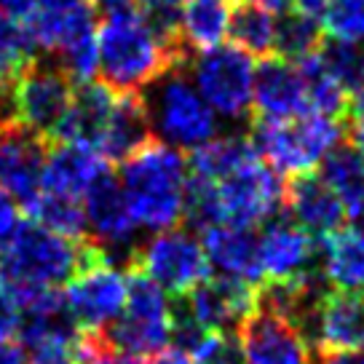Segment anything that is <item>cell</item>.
<instances>
[{"mask_svg":"<svg viewBox=\"0 0 364 364\" xmlns=\"http://www.w3.org/2000/svg\"><path fill=\"white\" fill-rule=\"evenodd\" d=\"M80 332H105L126 306L129 276L91 239L80 244V268L62 292Z\"/></svg>","mask_w":364,"mask_h":364,"instance_id":"7","label":"cell"},{"mask_svg":"<svg viewBox=\"0 0 364 364\" xmlns=\"http://www.w3.org/2000/svg\"><path fill=\"white\" fill-rule=\"evenodd\" d=\"M300 73L306 80V97L311 113L327 115V118L348 115V91L332 78V73L324 68L318 54L300 62Z\"/></svg>","mask_w":364,"mask_h":364,"instance_id":"31","label":"cell"},{"mask_svg":"<svg viewBox=\"0 0 364 364\" xmlns=\"http://www.w3.org/2000/svg\"><path fill=\"white\" fill-rule=\"evenodd\" d=\"M318 59L332 73V78L348 91V97L364 89V43L327 41L318 48Z\"/></svg>","mask_w":364,"mask_h":364,"instance_id":"33","label":"cell"},{"mask_svg":"<svg viewBox=\"0 0 364 364\" xmlns=\"http://www.w3.org/2000/svg\"><path fill=\"white\" fill-rule=\"evenodd\" d=\"M80 244L83 241H70L33 220H24L0 247V276L19 297L59 289L78 273Z\"/></svg>","mask_w":364,"mask_h":364,"instance_id":"3","label":"cell"},{"mask_svg":"<svg viewBox=\"0 0 364 364\" xmlns=\"http://www.w3.org/2000/svg\"><path fill=\"white\" fill-rule=\"evenodd\" d=\"M16 228H19V204L9 193L0 191V247L11 239Z\"/></svg>","mask_w":364,"mask_h":364,"instance_id":"37","label":"cell"},{"mask_svg":"<svg viewBox=\"0 0 364 364\" xmlns=\"http://www.w3.org/2000/svg\"><path fill=\"white\" fill-rule=\"evenodd\" d=\"M321 273L332 289H364V228H343L321 241Z\"/></svg>","mask_w":364,"mask_h":364,"instance_id":"24","label":"cell"},{"mask_svg":"<svg viewBox=\"0 0 364 364\" xmlns=\"http://www.w3.org/2000/svg\"><path fill=\"white\" fill-rule=\"evenodd\" d=\"M115 105V91L105 83H80L73 91L68 115L62 118L54 142H73V145H86L97 150V142L102 136V129L110 118V110Z\"/></svg>","mask_w":364,"mask_h":364,"instance_id":"23","label":"cell"},{"mask_svg":"<svg viewBox=\"0 0 364 364\" xmlns=\"http://www.w3.org/2000/svg\"><path fill=\"white\" fill-rule=\"evenodd\" d=\"M188 180L191 171L185 156L159 139L136 150L132 159L121 164L118 171V182L124 188L136 225L148 228L153 233L171 230L182 223Z\"/></svg>","mask_w":364,"mask_h":364,"instance_id":"2","label":"cell"},{"mask_svg":"<svg viewBox=\"0 0 364 364\" xmlns=\"http://www.w3.org/2000/svg\"><path fill=\"white\" fill-rule=\"evenodd\" d=\"M230 9L228 0H185L180 9L182 46L191 54L223 46L230 27Z\"/></svg>","mask_w":364,"mask_h":364,"instance_id":"27","label":"cell"},{"mask_svg":"<svg viewBox=\"0 0 364 364\" xmlns=\"http://www.w3.org/2000/svg\"><path fill=\"white\" fill-rule=\"evenodd\" d=\"M191 364H241L239 341L233 335L225 332H206V338L193 348V353L188 356Z\"/></svg>","mask_w":364,"mask_h":364,"instance_id":"35","label":"cell"},{"mask_svg":"<svg viewBox=\"0 0 364 364\" xmlns=\"http://www.w3.org/2000/svg\"><path fill=\"white\" fill-rule=\"evenodd\" d=\"M321 38H324L321 22L297 11H284L276 24V57L300 65L306 59L316 57L324 43Z\"/></svg>","mask_w":364,"mask_h":364,"instance_id":"30","label":"cell"},{"mask_svg":"<svg viewBox=\"0 0 364 364\" xmlns=\"http://www.w3.org/2000/svg\"><path fill=\"white\" fill-rule=\"evenodd\" d=\"M306 341L316 353L364 348V295L327 289L308 321Z\"/></svg>","mask_w":364,"mask_h":364,"instance_id":"17","label":"cell"},{"mask_svg":"<svg viewBox=\"0 0 364 364\" xmlns=\"http://www.w3.org/2000/svg\"><path fill=\"white\" fill-rule=\"evenodd\" d=\"M212 185L223 223L228 225H265L284 206V182L262 159L252 161L230 177Z\"/></svg>","mask_w":364,"mask_h":364,"instance_id":"11","label":"cell"},{"mask_svg":"<svg viewBox=\"0 0 364 364\" xmlns=\"http://www.w3.org/2000/svg\"><path fill=\"white\" fill-rule=\"evenodd\" d=\"M91 364H142V362H139V356H129V353L113 351V348L102 341V335H100V346H97V353H94Z\"/></svg>","mask_w":364,"mask_h":364,"instance_id":"39","label":"cell"},{"mask_svg":"<svg viewBox=\"0 0 364 364\" xmlns=\"http://www.w3.org/2000/svg\"><path fill=\"white\" fill-rule=\"evenodd\" d=\"M257 159L260 156L252 145L250 134H225L215 136L206 145L196 148L191 161H188V171L196 180L220 182Z\"/></svg>","mask_w":364,"mask_h":364,"instance_id":"26","label":"cell"},{"mask_svg":"<svg viewBox=\"0 0 364 364\" xmlns=\"http://www.w3.org/2000/svg\"><path fill=\"white\" fill-rule=\"evenodd\" d=\"M201 247H204L209 268H217L220 276H230L252 287H262L265 279L260 268V244L252 228L228 225V223L206 228Z\"/></svg>","mask_w":364,"mask_h":364,"instance_id":"20","label":"cell"},{"mask_svg":"<svg viewBox=\"0 0 364 364\" xmlns=\"http://www.w3.org/2000/svg\"><path fill=\"white\" fill-rule=\"evenodd\" d=\"M24 321V306L19 292L0 276V341H11L19 335Z\"/></svg>","mask_w":364,"mask_h":364,"instance_id":"36","label":"cell"},{"mask_svg":"<svg viewBox=\"0 0 364 364\" xmlns=\"http://www.w3.org/2000/svg\"><path fill=\"white\" fill-rule=\"evenodd\" d=\"M145 14H164V11H180L185 0H134Z\"/></svg>","mask_w":364,"mask_h":364,"instance_id":"43","label":"cell"},{"mask_svg":"<svg viewBox=\"0 0 364 364\" xmlns=\"http://www.w3.org/2000/svg\"><path fill=\"white\" fill-rule=\"evenodd\" d=\"M348 115H351V124H364V89L348 97Z\"/></svg>","mask_w":364,"mask_h":364,"instance_id":"44","label":"cell"},{"mask_svg":"<svg viewBox=\"0 0 364 364\" xmlns=\"http://www.w3.org/2000/svg\"><path fill=\"white\" fill-rule=\"evenodd\" d=\"M346 136L341 118H327L318 113H303L284 121L252 118L250 139L257 156L279 177H297L314 171L332 148Z\"/></svg>","mask_w":364,"mask_h":364,"instance_id":"4","label":"cell"},{"mask_svg":"<svg viewBox=\"0 0 364 364\" xmlns=\"http://www.w3.org/2000/svg\"><path fill=\"white\" fill-rule=\"evenodd\" d=\"M110 169L102 153L86 145H73V142H54V148L46 153L43 166V191L41 193L68 196L78 198L83 196L94 182Z\"/></svg>","mask_w":364,"mask_h":364,"instance_id":"21","label":"cell"},{"mask_svg":"<svg viewBox=\"0 0 364 364\" xmlns=\"http://www.w3.org/2000/svg\"><path fill=\"white\" fill-rule=\"evenodd\" d=\"M177 306L193 318L204 332H225L233 335L260 306V287L230 279V276H206L193 287Z\"/></svg>","mask_w":364,"mask_h":364,"instance_id":"12","label":"cell"},{"mask_svg":"<svg viewBox=\"0 0 364 364\" xmlns=\"http://www.w3.org/2000/svg\"><path fill=\"white\" fill-rule=\"evenodd\" d=\"M150 364H191V359L182 351H177V348H166V351L156 353V356L150 359Z\"/></svg>","mask_w":364,"mask_h":364,"instance_id":"45","label":"cell"},{"mask_svg":"<svg viewBox=\"0 0 364 364\" xmlns=\"http://www.w3.org/2000/svg\"><path fill=\"white\" fill-rule=\"evenodd\" d=\"M83 215H86V233L89 239L102 247L107 255L118 252L126 255V265L136 252V225L134 215L129 209L124 188L113 171L107 169L100 180L91 185L83 196ZM113 257V255H110Z\"/></svg>","mask_w":364,"mask_h":364,"instance_id":"14","label":"cell"},{"mask_svg":"<svg viewBox=\"0 0 364 364\" xmlns=\"http://www.w3.org/2000/svg\"><path fill=\"white\" fill-rule=\"evenodd\" d=\"M351 142L356 145V150L362 153V159H364V124L351 126Z\"/></svg>","mask_w":364,"mask_h":364,"instance_id":"46","label":"cell"},{"mask_svg":"<svg viewBox=\"0 0 364 364\" xmlns=\"http://www.w3.org/2000/svg\"><path fill=\"white\" fill-rule=\"evenodd\" d=\"M73 80L54 62H35L9 89L11 121L51 142L73 102Z\"/></svg>","mask_w":364,"mask_h":364,"instance_id":"10","label":"cell"},{"mask_svg":"<svg viewBox=\"0 0 364 364\" xmlns=\"http://www.w3.org/2000/svg\"><path fill=\"white\" fill-rule=\"evenodd\" d=\"M70 3H78V0H41V6H70Z\"/></svg>","mask_w":364,"mask_h":364,"instance_id":"48","label":"cell"},{"mask_svg":"<svg viewBox=\"0 0 364 364\" xmlns=\"http://www.w3.org/2000/svg\"><path fill=\"white\" fill-rule=\"evenodd\" d=\"M41 9V0H0V11L9 14L19 24H27Z\"/></svg>","mask_w":364,"mask_h":364,"instance_id":"38","label":"cell"},{"mask_svg":"<svg viewBox=\"0 0 364 364\" xmlns=\"http://www.w3.org/2000/svg\"><path fill=\"white\" fill-rule=\"evenodd\" d=\"M46 145V139L24 126L0 124V191L24 209L43 191Z\"/></svg>","mask_w":364,"mask_h":364,"instance_id":"16","label":"cell"},{"mask_svg":"<svg viewBox=\"0 0 364 364\" xmlns=\"http://www.w3.org/2000/svg\"><path fill=\"white\" fill-rule=\"evenodd\" d=\"M284 206L287 217L318 241L335 236L348 223L341 198L314 171L289 177L284 185Z\"/></svg>","mask_w":364,"mask_h":364,"instance_id":"19","label":"cell"},{"mask_svg":"<svg viewBox=\"0 0 364 364\" xmlns=\"http://www.w3.org/2000/svg\"><path fill=\"white\" fill-rule=\"evenodd\" d=\"M24 212H27V220L54 230L57 236H65L70 241L89 239V233H86V215H83V204H80L78 198L41 193Z\"/></svg>","mask_w":364,"mask_h":364,"instance_id":"29","label":"cell"},{"mask_svg":"<svg viewBox=\"0 0 364 364\" xmlns=\"http://www.w3.org/2000/svg\"><path fill=\"white\" fill-rule=\"evenodd\" d=\"M86 3H91L94 9H100V11H110V9H115V6H121L124 0H86Z\"/></svg>","mask_w":364,"mask_h":364,"instance_id":"47","label":"cell"},{"mask_svg":"<svg viewBox=\"0 0 364 364\" xmlns=\"http://www.w3.org/2000/svg\"><path fill=\"white\" fill-rule=\"evenodd\" d=\"M35 46L22 24L0 11V86H11L33 65Z\"/></svg>","mask_w":364,"mask_h":364,"instance_id":"32","label":"cell"},{"mask_svg":"<svg viewBox=\"0 0 364 364\" xmlns=\"http://www.w3.org/2000/svg\"><path fill=\"white\" fill-rule=\"evenodd\" d=\"M321 30L330 41L364 43V0H327Z\"/></svg>","mask_w":364,"mask_h":364,"instance_id":"34","label":"cell"},{"mask_svg":"<svg viewBox=\"0 0 364 364\" xmlns=\"http://www.w3.org/2000/svg\"><path fill=\"white\" fill-rule=\"evenodd\" d=\"M148 105L153 134L159 142L174 150H191L206 145L217 136V115L198 94L196 83L185 68L166 70L161 78L148 86V94H142Z\"/></svg>","mask_w":364,"mask_h":364,"instance_id":"5","label":"cell"},{"mask_svg":"<svg viewBox=\"0 0 364 364\" xmlns=\"http://www.w3.org/2000/svg\"><path fill=\"white\" fill-rule=\"evenodd\" d=\"M236 341L247 364H316L306 335L268 308L244 318Z\"/></svg>","mask_w":364,"mask_h":364,"instance_id":"15","label":"cell"},{"mask_svg":"<svg viewBox=\"0 0 364 364\" xmlns=\"http://www.w3.org/2000/svg\"><path fill=\"white\" fill-rule=\"evenodd\" d=\"M97 46L102 83L115 94H145L166 70L185 68L193 57L166 43L134 0H124L105 14L97 27Z\"/></svg>","mask_w":364,"mask_h":364,"instance_id":"1","label":"cell"},{"mask_svg":"<svg viewBox=\"0 0 364 364\" xmlns=\"http://www.w3.org/2000/svg\"><path fill=\"white\" fill-rule=\"evenodd\" d=\"M191 80L215 115L225 121H244L252 115V89H255V57L233 43L198 51L191 62Z\"/></svg>","mask_w":364,"mask_h":364,"instance_id":"8","label":"cell"},{"mask_svg":"<svg viewBox=\"0 0 364 364\" xmlns=\"http://www.w3.org/2000/svg\"><path fill=\"white\" fill-rule=\"evenodd\" d=\"M126 268H136L171 297H185L209 276L204 247L191 230L171 228L142 241Z\"/></svg>","mask_w":364,"mask_h":364,"instance_id":"9","label":"cell"},{"mask_svg":"<svg viewBox=\"0 0 364 364\" xmlns=\"http://www.w3.org/2000/svg\"><path fill=\"white\" fill-rule=\"evenodd\" d=\"M129 295L126 306L113 324L107 327L102 341L113 351L129 356H156L166 351L174 327V300L153 279L136 268H129Z\"/></svg>","mask_w":364,"mask_h":364,"instance_id":"6","label":"cell"},{"mask_svg":"<svg viewBox=\"0 0 364 364\" xmlns=\"http://www.w3.org/2000/svg\"><path fill=\"white\" fill-rule=\"evenodd\" d=\"M276 14L255 0H239L230 9L228 35L233 46L244 48L250 57H273L276 54Z\"/></svg>","mask_w":364,"mask_h":364,"instance_id":"28","label":"cell"},{"mask_svg":"<svg viewBox=\"0 0 364 364\" xmlns=\"http://www.w3.org/2000/svg\"><path fill=\"white\" fill-rule=\"evenodd\" d=\"M316 364H364V348L316 353Z\"/></svg>","mask_w":364,"mask_h":364,"instance_id":"40","label":"cell"},{"mask_svg":"<svg viewBox=\"0 0 364 364\" xmlns=\"http://www.w3.org/2000/svg\"><path fill=\"white\" fill-rule=\"evenodd\" d=\"M153 139L156 134H153L148 105L142 100V94H115L110 118L97 142V150L102 153V159L124 164Z\"/></svg>","mask_w":364,"mask_h":364,"instance_id":"22","label":"cell"},{"mask_svg":"<svg viewBox=\"0 0 364 364\" xmlns=\"http://www.w3.org/2000/svg\"><path fill=\"white\" fill-rule=\"evenodd\" d=\"M318 177L346 206L348 220L364 223V159L353 142H341L318 164Z\"/></svg>","mask_w":364,"mask_h":364,"instance_id":"25","label":"cell"},{"mask_svg":"<svg viewBox=\"0 0 364 364\" xmlns=\"http://www.w3.org/2000/svg\"><path fill=\"white\" fill-rule=\"evenodd\" d=\"M324 6H327V0H289V11L311 16V19H316V22H321Z\"/></svg>","mask_w":364,"mask_h":364,"instance_id":"42","label":"cell"},{"mask_svg":"<svg viewBox=\"0 0 364 364\" xmlns=\"http://www.w3.org/2000/svg\"><path fill=\"white\" fill-rule=\"evenodd\" d=\"M257 244L265 282H295L321 273V241L282 212L262 225Z\"/></svg>","mask_w":364,"mask_h":364,"instance_id":"13","label":"cell"},{"mask_svg":"<svg viewBox=\"0 0 364 364\" xmlns=\"http://www.w3.org/2000/svg\"><path fill=\"white\" fill-rule=\"evenodd\" d=\"M311 113L306 97V80L300 65L282 57H265L255 70L252 89V115L265 121H284Z\"/></svg>","mask_w":364,"mask_h":364,"instance_id":"18","label":"cell"},{"mask_svg":"<svg viewBox=\"0 0 364 364\" xmlns=\"http://www.w3.org/2000/svg\"><path fill=\"white\" fill-rule=\"evenodd\" d=\"M0 364H30V356L24 346H16L11 341H0Z\"/></svg>","mask_w":364,"mask_h":364,"instance_id":"41","label":"cell"}]
</instances>
